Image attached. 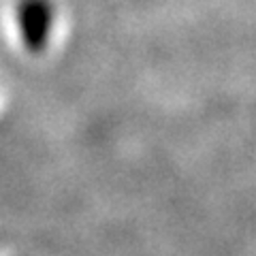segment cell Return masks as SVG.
<instances>
[{
    "instance_id": "1",
    "label": "cell",
    "mask_w": 256,
    "mask_h": 256,
    "mask_svg": "<svg viewBox=\"0 0 256 256\" xmlns=\"http://www.w3.org/2000/svg\"><path fill=\"white\" fill-rule=\"evenodd\" d=\"M15 22L28 54L41 56L50 45L54 32L56 6L52 0H20L15 6Z\"/></svg>"
}]
</instances>
